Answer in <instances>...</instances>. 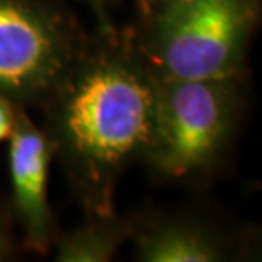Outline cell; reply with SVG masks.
<instances>
[{
  "mask_svg": "<svg viewBox=\"0 0 262 262\" xmlns=\"http://www.w3.org/2000/svg\"><path fill=\"white\" fill-rule=\"evenodd\" d=\"M259 0L157 5L140 51L159 78H242Z\"/></svg>",
  "mask_w": 262,
  "mask_h": 262,
  "instance_id": "cell-3",
  "label": "cell"
},
{
  "mask_svg": "<svg viewBox=\"0 0 262 262\" xmlns=\"http://www.w3.org/2000/svg\"><path fill=\"white\" fill-rule=\"evenodd\" d=\"M9 170L12 181V214L24 237V247L48 254L56 240L53 213L48 204V169L55 155L46 131L31 121L19 107L9 136Z\"/></svg>",
  "mask_w": 262,
  "mask_h": 262,
  "instance_id": "cell-5",
  "label": "cell"
},
{
  "mask_svg": "<svg viewBox=\"0 0 262 262\" xmlns=\"http://www.w3.org/2000/svg\"><path fill=\"white\" fill-rule=\"evenodd\" d=\"M19 107L15 102H12L10 99L0 96V143L4 140H9L10 133H12L15 116H17Z\"/></svg>",
  "mask_w": 262,
  "mask_h": 262,
  "instance_id": "cell-9",
  "label": "cell"
},
{
  "mask_svg": "<svg viewBox=\"0 0 262 262\" xmlns=\"http://www.w3.org/2000/svg\"><path fill=\"white\" fill-rule=\"evenodd\" d=\"M129 238V222L113 214L87 213L83 225L70 233L56 235V260L106 262L123 240Z\"/></svg>",
  "mask_w": 262,
  "mask_h": 262,
  "instance_id": "cell-7",
  "label": "cell"
},
{
  "mask_svg": "<svg viewBox=\"0 0 262 262\" xmlns=\"http://www.w3.org/2000/svg\"><path fill=\"white\" fill-rule=\"evenodd\" d=\"M240 78L155 83L154 131L145 159L160 179L189 181L209 174L237 129Z\"/></svg>",
  "mask_w": 262,
  "mask_h": 262,
  "instance_id": "cell-2",
  "label": "cell"
},
{
  "mask_svg": "<svg viewBox=\"0 0 262 262\" xmlns=\"http://www.w3.org/2000/svg\"><path fill=\"white\" fill-rule=\"evenodd\" d=\"M78 31L43 0H0V96L45 106L83 51Z\"/></svg>",
  "mask_w": 262,
  "mask_h": 262,
  "instance_id": "cell-4",
  "label": "cell"
},
{
  "mask_svg": "<svg viewBox=\"0 0 262 262\" xmlns=\"http://www.w3.org/2000/svg\"><path fill=\"white\" fill-rule=\"evenodd\" d=\"M157 75L128 41L104 34L83 51L45 104L48 136L87 213L113 214L114 187L145 159Z\"/></svg>",
  "mask_w": 262,
  "mask_h": 262,
  "instance_id": "cell-1",
  "label": "cell"
},
{
  "mask_svg": "<svg viewBox=\"0 0 262 262\" xmlns=\"http://www.w3.org/2000/svg\"><path fill=\"white\" fill-rule=\"evenodd\" d=\"M136 259L143 262H220L230 242L213 225L191 214H159L129 222Z\"/></svg>",
  "mask_w": 262,
  "mask_h": 262,
  "instance_id": "cell-6",
  "label": "cell"
},
{
  "mask_svg": "<svg viewBox=\"0 0 262 262\" xmlns=\"http://www.w3.org/2000/svg\"><path fill=\"white\" fill-rule=\"evenodd\" d=\"M155 5H172V4H187L194 2V0H154Z\"/></svg>",
  "mask_w": 262,
  "mask_h": 262,
  "instance_id": "cell-10",
  "label": "cell"
},
{
  "mask_svg": "<svg viewBox=\"0 0 262 262\" xmlns=\"http://www.w3.org/2000/svg\"><path fill=\"white\" fill-rule=\"evenodd\" d=\"M14 222L12 209L0 201V262L12 259L15 255Z\"/></svg>",
  "mask_w": 262,
  "mask_h": 262,
  "instance_id": "cell-8",
  "label": "cell"
}]
</instances>
